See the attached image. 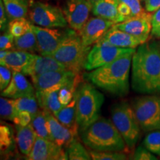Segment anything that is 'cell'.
Here are the masks:
<instances>
[{
    "label": "cell",
    "instance_id": "cell-1",
    "mask_svg": "<svg viewBox=\"0 0 160 160\" xmlns=\"http://www.w3.org/2000/svg\"><path fill=\"white\" fill-rule=\"evenodd\" d=\"M131 68L133 91L145 95L160 92V43L140 45L133 55Z\"/></svg>",
    "mask_w": 160,
    "mask_h": 160
},
{
    "label": "cell",
    "instance_id": "cell-2",
    "mask_svg": "<svg viewBox=\"0 0 160 160\" xmlns=\"http://www.w3.org/2000/svg\"><path fill=\"white\" fill-rule=\"evenodd\" d=\"M135 51L125 53L111 62L91 71L84 77L92 85L111 94L126 96L129 92L130 70Z\"/></svg>",
    "mask_w": 160,
    "mask_h": 160
},
{
    "label": "cell",
    "instance_id": "cell-3",
    "mask_svg": "<svg viewBox=\"0 0 160 160\" xmlns=\"http://www.w3.org/2000/svg\"><path fill=\"white\" fill-rule=\"evenodd\" d=\"M82 141L91 151H125L128 146L112 120L100 117L80 132Z\"/></svg>",
    "mask_w": 160,
    "mask_h": 160
},
{
    "label": "cell",
    "instance_id": "cell-4",
    "mask_svg": "<svg viewBox=\"0 0 160 160\" xmlns=\"http://www.w3.org/2000/svg\"><path fill=\"white\" fill-rule=\"evenodd\" d=\"M77 98V122L79 133L100 117L104 95L90 83L79 85L75 92Z\"/></svg>",
    "mask_w": 160,
    "mask_h": 160
},
{
    "label": "cell",
    "instance_id": "cell-5",
    "mask_svg": "<svg viewBox=\"0 0 160 160\" xmlns=\"http://www.w3.org/2000/svg\"><path fill=\"white\" fill-rule=\"evenodd\" d=\"M91 48V47L84 45L79 34L74 31L64 40L52 57L62 64L67 70L79 73L85 69Z\"/></svg>",
    "mask_w": 160,
    "mask_h": 160
},
{
    "label": "cell",
    "instance_id": "cell-6",
    "mask_svg": "<svg viewBox=\"0 0 160 160\" xmlns=\"http://www.w3.org/2000/svg\"><path fill=\"white\" fill-rule=\"evenodd\" d=\"M111 120L128 148H133L140 137L141 128L133 107L127 102L116 103L111 108Z\"/></svg>",
    "mask_w": 160,
    "mask_h": 160
},
{
    "label": "cell",
    "instance_id": "cell-7",
    "mask_svg": "<svg viewBox=\"0 0 160 160\" xmlns=\"http://www.w3.org/2000/svg\"><path fill=\"white\" fill-rule=\"evenodd\" d=\"M31 79L36 93L59 91L65 87L76 91L81 82L79 73L67 69L51 71Z\"/></svg>",
    "mask_w": 160,
    "mask_h": 160
},
{
    "label": "cell",
    "instance_id": "cell-8",
    "mask_svg": "<svg viewBox=\"0 0 160 160\" xmlns=\"http://www.w3.org/2000/svg\"><path fill=\"white\" fill-rule=\"evenodd\" d=\"M132 107L144 132L160 130V97L153 94L138 97Z\"/></svg>",
    "mask_w": 160,
    "mask_h": 160
},
{
    "label": "cell",
    "instance_id": "cell-9",
    "mask_svg": "<svg viewBox=\"0 0 160 160\" xmlns=\"http://www.w3.org/2000/svg\"><path fill=\"white\" fill-rule=\"evenodd\" d=\"M29 17L32 22L40 27L63 28L68 25L62 10L41 2H37L31 5Z\"/></svg>",
    "mask_w": 160,
    "mask_h": 160
},
{
    "label": "cell",
    "instance_id": "cell-10",
    "mask_svg": "<svg viewBox=\"0 0 160 160\" xmlns=\"http://www.w3.org/2000/svg\"><path fill=\"white\" fill-rule=\"evenodd\" d=\"M136 48H126L113 46L110 44L98 42L90 50L85 69L91 71L111 62L125 53L134 52Z\"/></svg>",
    "mask_w": 160,
    "mask_h": 160
},
{
    "label": "cell",
    "instance_id": "cell-11",
    "mask_svg": "<svg viewBox=\"0 0 160 160\" xmlns=\"http://www.w3.org/2000/svg\"><path fill=\"white\" fill-rule=\"evenodd\" d=\"M37 40L38 50L41 55L52 56L59 46L74 31L72 28L59 29L31 25Z\"/></svg>",
    "mask_w": 160,
    "mask_h": 160
},
{
    "label": "cell",
    "instance_id": "cell-12",
    "mask_svg": "<svg viewBox=\"0 0 160 160\" xmlns=\"http://www.w3.org/2000/svg\"><path fill=\"white\" fill-rule=\"evenodd\" d=\"M92 8L88 0H65L62 11L70 28L79 33L88 20Z\"/></svg>",
    "mask_w": 160,
    "mask_h": 160
},
{
    "label": "cell",
    "instance_id": "cell-13",
    "mask_svg": "<svg viewBox=\"0 0 160 160\" xmlns=\"http://www.w3.org/2000/svg\"><path fill=\"white\" fill-rule=\"evenodd\" d=\"M115 25L117 28L137 37L145 43L152 31V14L146 11L143 14L131 17Z\"/></svg>",
    "mask_w": 160,
    "mask_h": 160
},
{
    "label": "cell",
    "instance_id": "cell-14",
    "mask_svg": "<svg viewBox=\"0 0 160 160\" xmlns=\"http://www.w3.org/2000/svg\"><path fill=\"white\" fill-rule=\"evenodd\" d=\"M28 159L30 160H65L68 159L66 151L50 139L37 136L34 146Z\"/></svg>",
    "mask_w": 160,
    "mask_h": 160
},
{
    "label": "cell",
    "instance_id": "cell-15",
    "mask_svg": "<svg viewBox=\"0 0 160 160\" xmlns=\"http://www.w3.org/2000/svg\"><path fill=\"white\" fill-rule=\"evenodd\" d=\"M115 25L110 20L101 17H93L88 19L79 33L85 46L91 47L101 40L111 28Z\"/></svg>",
    "mask_w": 160,
    "mask_h": 160
},
{
    "label": "cell",
    "instance_id": "cell-16",
    "mask_svg": "<svg viewBox=\"0 0 160 160\" xmlns=\"http://www.w3.org/2000/svg\"><path fill=\"white\" fill-rule=\"evenodd\" d=\"M62 64L52 56L33 54L28 65L24 68L22 73L31 78L42 73L57 70H65Z\"/></svg>",
    "mask_w": 160,
    "mask_h": 160
},
{
    "label": "cell",
    "instance_id": "cell-17",
    "mask_svg": "<svg viewBox=\"0 0 160 160\" xmlns=\"http://www.w3.org/2000/svg\"><path fill=\"white\" fill-rule=\"evenodd\" d=\"M33 94H36L34 86L26 79L25 74L18 71H13L11 82L5 90L1 91L2 97L14 99Z\"/></svg>",
    "mask_w": 160,
    "mask_h": 160
},
{
    "label": "cell",
    "instance_id": "cell-18",
    "mask_svg": "<svg viewBox=\"0 0 160 160\" xmlns=\"http://www.w3.org/2000/svg\"><path fill=\"white\" fill-rule=\"evenodd\" d=\"M48 124L51 141L61 147H67L77 137L72 130L62 124L53 115V113H48Z\"/></svg>",
    "mask_w": 160,
    "mask_h": 160
},
{
    "label": "cell",
    "instance_id": "cell-19",
    "mask_svg": "<svg viewBox=\"0 0 160 160\" xmlns=\"http://www.w3.org/2000/svg\"><path fill=\"white\" fill-rule=\"evenodd\" d=\"M99 42L126 48H136L144 43L137 37L117 28L115 25L108 30V31Z\"/></svg>",
    "mask_w": 160,
    "mask_h": 160
},
{
    "label": "cell",
    "instance_id": "cell-20",
    "mask_svg": "<svg viewBox=\"0 0 160 160\" xmlns=\"http://www.w3.org/2000/svg\"><path fill=\"white\" fill-rule=\"evenodd\" d=\"M118 0H99L93 5L92 13L95 17L110 20L115 24L122 22L118 11Z\"/></svg>",
    "mask_w": 160,
    "mask_h": 160
},
{
    "label": "cell",
    "instance_id": "cell-21",
    "mask_svg": "<svg viewBox=\"0 0 160 160\" xmlns=\"http://www.w3.org/2000/svg\"><path fill=\"white\" fill-rule=\"evenodd\" d=\"M37 134L31 124L26 126L17 125V143L22 154L28 157L34 146Z\"/></svg>",
    "mask_w": 160,
    "mask_h": 160
},
{
    "label": "cell",
    "instance_id": "cell-22",
    "mask_svg": "<svg viewBox=\"0 0 160 160\" xmlns=\"http://www.w3.org/2000/svg\"><path fill=\"white\" fill-rule=\"evenodd\" d=\"M57 119L62 124L72 130L75 133H79V126L77 122V98L73 99L67 105L63 106L61 109L53 113Z\"/></svg>",
    "mask_w": 160,
    "mask_h": 160
},
{
    "label": "cell",
    "instance_id": "cell-23",
    "mask_svg": "<svg viewBox=\"0 0 160 160\" xmlns=\"http://www.w3.org/2000/svg\"><path fill=\"white\" fill-rule=\"evenodd\" d=\"M33 53L19 50L10 51L4 59L0 61L1 65H5L12 71L22 72L31 59Z\"/></svg>",
    "mask_w": 160,
    "mask_h": 160
},
{
    "label": "cell",
    "instance_id": "cell-24",
    "mask_svg": "<svg viewBox=\"0 0 160 160\" xmlns=\"http://www.w3.org/2000/svg\"><path fill=\"white\" fill-rule=\"evenodd\" d=\"M59 91L36 93L39 106L42 109L47 110L54 113L63 107L59 99Z\"/></svg>",
    "mask_w": 160,
    "mask_h": 160
},
{
    "label": "cell",
    "instance_id": "cell-25",
    "mask_svg": "<svg viewBox=\"0 0 160 160\" xmlns=\"http://www.w3.org/2000/svg\"><path fill=\"white\" fill-rule=\"evenodd\" d=\"M13 50H19L28 52H39L37 40L35 33L31 27L25 34L19 37L14 38Z\"/></svg>",
    "mask_w": 160,
    "mask_h": 160
},
{
    "label": "cell",
    "instance_id": "cell-26",
    "mask_svg": "<svg viewBox=\"0 0 160 160\" xmlns=\"http://www.w3.org/2000/svg\"><path fill=\"white\" fill-rule=\"evenodd\" d=\"M9 19L25 18L28 12V0H2Z\"/></svg>",
    "mask_w": 160,
    "mask_h": 160
},
{
    "label": "cell",
    "instance_id": "cell-27",
    "mask_svg": "<svg viewBox=\"0 0 160 160\" xmlns=\"http://www.w3.org/2000/svg\"><path fill=\"white\" fill-rule=\"evenodd\" d=\"M48 111L47 110H39V111L32 117L31 124L37 136L51 140L49 133L48 124Z\"/></svg>",
    "mask_w": 160,
    "mask_h": 160
},
{
    "label": "cell",
    "instance_id": "cell-28",
    "mask_svg": "<svg viewBox=\"0 0 160 160\" xmlns=\"http://www.w3.org/2000/svg\"><path fill=\"white\" fill-rule=\"evenodd\" d=\"M66 153L70 160H89L92 159L90 152L87 151L85 146L80 143L77 138L67 146Z\"/></svg>",
    "mask_w": 160,
    "mask_h": 160
},
{
    "label": "cell",
    "instance_id": "cell-29",
    "mask_svg": "<svg viewBox=\"0 0 160 160\" xmlns=\"http://www.w3.org/2000/svg\"><path fill=\"white\" fill-rule=\"evenodd\" d=\"M16 109L18 111H25L33 116L39 111V103L36 94L25 96L14 99Z\"/></svg>",
    "mask_w": 160,
    "mask_h": 160
},
{
    "label": "cell",
    "instance_id": "cell-30",
    "mask_svg": "<svg viewBox=\"0 0 160 160\" xmlns=\"http://www.w3.org/2000/svg\"><path fill=\"white\" fill-rule=\"evenodd\" d=\"M17 114L14 99H7V97L0 98V115L2 119L13 121Z\"/></svg>",
    "mask_w": 160,
    "mask_h": 160
},
{
    "label": "cell",
    "instance_id": "cell-31",
    "mask_svg": "<svg viewBox=\"0 0 160 160\" xmlns=\"http://www.w3.org/2000/svg\"><path fill=\"white\" fill-rule=\"evenodd\" d=\"M32 24L29 22L25 18L12 19L9 22L8 31L14 37H19L25 34L31 28Z\"/></svg>",
    "mask_w": 160,
    "mask_h": 160
},
{
    "label": "cell",
    "instance_id": "cell-32",
    "mask_svg": "<svg viewBox=\"0 0 160 160\" xmlns=\"http://www.w3.org/2000/svg\"><path fill=\"white\" fill-rule=\"evenodd\" d=\"M143 145L153 154L160 157V130L149 132L144 139Z\"/></svg>",
    "mask_w": 160,
    "mask_h": 160
},
{
    "label": "cell",
    "instance_id": "cell-33",
    "mask_svg": "<svg viewBox=\"0 0 160 160\" xmlns=\"http://www.w3.org/2000/svg\"><path fill=\"white\" fill-rule=\"evenodd\" d=\"M13 142V131L9 125L2 124L0 126V148L2 152L9 149Z\"/></svg>",
    "mask_w": 160,
    "mask_h": 160
},
{
    "label": "cell",
    "instance_id": "cell-34",
    "mask_svg": "<svg viewBox=\"0 0 160 160\" xmlns=\"http://www.w3.org/2000/svg\"><path fill=\"white\" fill-rule=\"evenodd\" d=\"M92 159L93 160H125L127 156L122 151H90Z\"/></svg>",
    "mask_w": 160,
    "mask_h": 160
},
{
    "label": "cell",
    "instance_id": "cell-35",
    "mask_svg": "<svg viewBox=\"0 0 160 160\" xmlns=\"http://www.w3.org/2000/svg\"><path fill=\"white\" fill-rule=\"evenodd\" d=\"M13 71L5 65L0 67V90L2 91L11 82Z\"/></svg>",
    "mask_w": 160,
    "mask_h": 160
},
{
    "label": "cell",
    "instance_id": "cell-36",
    "mask_svg": "<svg viewBox=\"0 0 160 160\" xmlns=\"http://www.w3.org/2000/svg\"><path fill=\"white\" fill-rule=\"evenodd\" d=\"M133 159L135 160H157V158L145 146H139L134 152Z\"/></svg>",
    "mask_w": 160,
    "mask_h": 160
},
{
    "label": "cell",
    "instance_id": "cell-37",
    "mask_svg": "<svg viewBox=\"0 0 160 160\" xmlns=\"http://www.w3.org/2000/svg\"><path fill=\"white\" fill-rule=\"evenodd\" d=\"M119 1L125 3L126 5L128 6L130 9L131 10L132 17L140 16L147 11H145L143 9V8L142 7L140 0H119Z\"/></svg>",
    "mask_w": 160,
    "mask_h": 160
},
{
    "label": "cell",
    "instance_id": "cell-38",
    "mask_svg": "<svg viewBox=\"0 0 160 160\" xmlns=\"http://www.w3.org/2000/svg\"><path fill=\"white\" fill-rule=\"evenodd\" d=\"M75 92L70 88H63L59 92V99L63 106L67 105L73 100L75 96Z\"/></svg>",
    "mask_w": 160,
    "mask_h": 160
},
{
    "label": "cell",
    "instance_id": "cell-39",
    "mask_svg": "<svg viewBox=\"0 0 160 160\" xmlns=\"http://www.w3.org/2000/svg\"><path fill=\"white\" fill-rule=\"evenodd\" d=\"M32 117H33V116L29 112L25 111H18L17 114L13 122L15 123L16 125L26 126L31 124Z\"/></svg>",
    "mask_w": 160,
    "mask_h": 160
},
{
    "label": "cell",
    "instance_id": "cell-40",
    "mask_svg": "<svg viewBox=\"0 0 160 160\" xmlns=\"http://www.w3.org/2000/svg\"><path fill=\"white\" fill-rule=\"evenodd\" d=\"M14 38L9 31L2 34L0 37V50H11L13 48Z\"/></svg>",
    "mask_w": 160,
    "mask_h": 160
},
{
    "label": "cell",
    "instance_id": "cell-41",
    "mask_svg": "<svg viewBox=\"0 0 160 160\" xmlns=\"http://www.w3.org/2000/svg\"><path fill=\"white\" fill-rule=\"evenodd\" d=\"M8 15L7 11L4 5L2 0H0V28L1 31H5L7 27H8Z\"/></svg>",
    "mask_w": 160,
    "mask_h": 160
},
{
    "label": "cell",
    "instance_id": "cell-42",
    "mask_svg": "<svg viewBox=\"0 0 160 160\" xmlns=\"http://www.w3.org/2000/svg\"><path fill=\"white\" fill-rule=\"evenodd\" d=\"M145 10L150 13H153L160 8V0H145Z\"/></svg>",
    "mask_w": 160,
    "mask_h": 160
},
{
    "label": "cell",
    "instance_id": "cell-43",
    "mask_svg": "<svg viewBox=\"0 0 160 160\" xmlns=\"http://www.w3.org/2000/svg\"><path fill=\"white\" fill-rule=\"evenodd\" d=\"M160 27V8L152 14V29Z\"/></svg>",
    "mask_w": 160,
    "mask_h": 160
},
{
    "label": "cell",
    "instance_id": "cell-44",
    "mask_svg": "<svg viewBox=\"0 0 160 160\" xmlns=\"http://www.w3.org/2000/svg\"><path fill=\"white\" fill-rule=\"evenodd\" d=\"M9 51V50H1V51H0V61L5 59Z\"/></svg>",
    "mask_w": 160,
    "mask_h": 160
},
{
    "label": "cell",
    "instance_id": "cell-45",
    "mask_svg": "<svg viewBox=\"0 0 160 160\" xmlns=\"http://www.w3.org/2000/svg\"><path fill=\"white\" fill-rule=\"evenodd\" d=\"M151 33H152V34L154 36V37L160 39V27L158 28L152 29Z\"/></svg>",
    "mask_w": 160,
    "mask_h": 160
},
{
    "label": "cell",
    "instance_id": "cell-46",
    "mask_svg": "<svg viewBox=\"0 0 160 160\" xmlns=\"http://www.w3.org/2000/svg\"><path fill=\"white\" fill-rule=\"evenodd\" d=\"M88 1L92 4V5H93V4H95L97 2L99 1V0H88Z\"/></svg>",
    "mask_w": 160,
    "mask_h": 160
},
{
    "label": "cell",
    "instance_id": "cell-47",
    "mask_svg": "<svg viewBox=\"0 0 160 160\" xmlns=\"http://www.w3.org/2000/svg\"><path fill=\"white\" fill-rule=\"evenodd\" d=\"M142 1H145V0H142Z\"/></svg>",
    "mask_w": 160,
    "mask_h": 160
}]
</instances>
